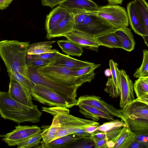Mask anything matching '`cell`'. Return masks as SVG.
<instances>
[{
	"label": "cell",
	"mask_w": 148,
	"mask_h": 148,
	"mask_svg": "<svg viewBox=\"0 0 148 148\" xmlns=\"http://www.w3.org/2000/svg\"><path fill=\"white\" fill-rule=\"evenodd\" d=\"M29 42L17 40L0 41V56L7 71L19 73L29 79L26 63L27 51Z\"/></svg>",
	"instance_id": "obj_1"
},
{
	"label": "cell",
	"mask_w": 148,
	"mask_h": 148,
	"mask_svg": "<svg viewBox=\"0 0 148 148\" xmlns=\"http://www.w3.org/2000/svg\"><path fill=\"white\" fill-rule=\"evenodd\" d=\"M0 115L3 119L18 124L25 122H39L42 112L37 105L29 107L12 99L8 92L0 91Z\"/></svg>",
	"instance_id": "obj_2"
},
{
	"label": "cell",
	"mask_w": 148,
	"mask_h": 148,
	"mask_svg": "<svg viewBox=\"0 0 148 148\" xmlns=\"http://www.w3.org/2000/svg\"><path fill=\"white\" fill-rule=\"evenodd\" d=\"M120 110L124 122L135 134H148V104L136 99Z\"/></svg>",
	"instance_id": "obj_3"
},
{
	"label": "cell",
	"mask_w": 148,
	"mask_h": 148,
	"mask_svg": "<svg viewBox=\"0 0 148 148\" xmlns=\"http://www.w3.org/2000/svg\"><path fill=\"white\" fill-rule=\"evenodd\" d=\"M42 110L53 116H56L57 117L59 126L55 139L62 136L73 134L74 131L77 129L85 128L88 126L98 123L93 121L74 116L70 114L69 110L65 107H42Z\"/></svg>",
	"instance_id": "obj_4"
},
{
	"label": "cell",
	"mask_w": 148,
	"mask_h": 148,
	"mask_svg": "<svg viewBox=\"0 0 148 148\" xmlns=\"http://www.w3.org/2000/svg\"><path fill=\"white\" fill-rule=\"evenodd\" d=\"M27 66L29 79L34 84L42 85L52 89L62 96L72 107L76 105L77 88L53 80L39 74L36 68Z\"/></svg>",
	"instance_id": "obj_5"
},
{
	"label": "cell",
	"mask_w": 148,
	"mask_h": 148,
	"mask_svg": "<svg viewBox=\"0 0 148 148\" xmlns=\"http://www.w3.org/2000/svg\"><path fill=\"white\" fill-rule=\"evenodd\" d=\"M110 23L116 29L127 27L129 21L125 9L117 4H109L99 7L96 10L91 11Z\"/></svg>",
	"instance_id": "obj_6"
},
{
	"label": "cell",
	"mask_w": 148,
	"mask_h": 148,
	"mask_svg": "<svg viewBox=\"0 0 148 148\" xmlns=\"http://www.w3.org/2000/svg\"><path fill=\"white\" fill-rule=\"evenodd\" d=\"M78 69H72L48 65L36 68L37 72L41 75L56 82L68 86L78 88L74 76Z\"/></svg>",
	"instance_id": "obj_7"
},
{
	"label": "cell",
	"mask_w": 148,
	"mask_h": 148,
	"mask_svg": "<svg viewBox=\"0 0 148 148\" xmlns=\"http://www.w3.org/2000/svg\"><path fill=\"white\" fill-rule=\"evenodd\" d=\"M31 94L34 100L43 104L68 109L73 107L62 96L53 90L42 85L34 84Z\"/></svg>",
	"instance_id": "obj_8"
},
{
	"label": "cell",
	"mask_w": 148,
	"mask_h": 148,
	"mask_svg": "<svg viewBox=\"0 0 148 148\" xmlns=\"http://www.w3.org/2000/svg\"><path fill=\"white\" fill-rule=\"evenodd\" d=\"M91 11L83 21L74 29L94 37L117 29L100 17L93 14Z\"/></svg>",
	"instance_id": "obj_9"
},
{
	"label": "cell",
	"mask_w": 148,
	"mask_h": 148,
	"mask_svg": "<svg viewBox=\"0 0 148 148\" xmlns=\"http://www.w3.org/2000/svg\"><path fill=\"white\" fill-rule=\"evenodd\" d=\"M41 131L36 125H18L11 132L5 135H0L2 140L9 146L17 145L24 140Z\"/></svg>",
	"instance_id": "obj_10"
},
{
	"label": "cell",
	"mask_w": 148,
	"mask_h": 148,
	"mask_svg": "<svg viewBox=\"0 0 148 148\" xmlns=\"http://www.w3.org/2000/svg\"><path fill=\"white\" fill-rule=\"evenodd\" d=\"M84 104L97 108L108 114L119 118L124 122V118L120 110L114 107L101 99L99 96L94 95H85L80 96L77 100L76 106Z\"/></svg>",
	"instance_id": "obj_11"
},
{
	"label": "cell",
	"mask_w": 148,
	"mask_h": 148,
	"mask_svg": "<svg viewBox=\"0 0 148 148\" xmlns=\"http://www.w3.org/2000/svg\"><path fill=\"white\" fill-rule=\"evenodd\" d=\"M10 79L8 92L14 100L25 106L34 107L30 92L23 87L17 81Z\"/></svg>",
	"instance_id": "obj_12"
},
{
	"label": "cell",
	"mask_w": 148,
	"mask_h": 148,
	"mask_svg": "<svg viewBox=\"0 0 148 148\" xmlns=\"http://www.w3.org/2000/svg\"><path fill=\"white\" fill-rule=\"evenodd\" d=\"M120 74L119 105L121 108L135 99L134 84L125 70H120Z\"/></svg>",
	"instance_id": "obj_13"
},
{
	"label": "cell",
	"mask_w": 148,
	"mask_h": 148,
	"mask_svg": "<svg viewBox=\"0 0 148 148\" xmlns=\"http://www.w3.org/2000/svg\"><path fill=\"white\" fill-rule=\"evenodd\" d=\"M70 41L84 47L96 51L100 46L94 38L84 32L74 29L64 36Z\"/></svg>",
	"instance_id": "obj_14"
},
{
	"label": "cell",
	"mask_w": 148,
	"mask_h": 148,
	"mask_svg": "<svg viewBox=\"0 0 148 148\" xmlns=\"http://www.w3.org/2000/svg\"><path fill=\"white\" fill-rule=\"evenodd\" d=\"M129 23L134 32L143 38L145 43L148 46V36H146L144 27L133 1L129 2L127 7Z\"/></svg>",
	"instance_id": "obj_15"
},
{
	"label": "cell",
	"mask_w": 148,
	"mask_h": 148,
	"mask_svg": "<svg viewBox=\"0 0 148 148\" xmlns=\"http://www.w3.org/2000/svg\"><path fill=\"white\" fill-rule=\"evenodd\" d=\"M109 65L111 72V77L108 78L104 90L108 93L110 96L116 97L120 93V71L117 64L113 60H110Z\"/></svg>",
	"instance_id": "obj_16"
},
{
	"label": "cell",
	"mask_w": 148,
	"mask_h": 148,
	"mask_svg": "<svg viewBox=\"0 0 148 148\" xmlns=\"http://www.w3.org/2000/svg\"><path fill=\"white\" fill-rule=\"evenodd\" d=\"M59 5L73 14L81 11H93L99 7L92 0H64Z\"/></svg>",
	"instance_id": "obj_17"
},
{
	"label": "cell",
	"mask_w": 148,
	"mask_h": 148,
	"mask_svg": "<svg viewBox=\"0 0 148 148\" xmlns=\"http://www.w3.org/2000/svg\"><path fill=\"white\" fill-rule=\"evenodd\" d=\"M71 12L67 9L60 5L51 10L46 17L45 25L47 35Z\"/></svg>",
	"instance_id": "obj_18"
},
{
	"label": "cell",
	"mask_w": 148,
	"mask_h": 148,
	"mask_svg": "<svg viewBox=\"0 0 148 148\" xmlns=\"http://www.w3.org/2000/svg\"><path fill=\"white\" fill-rule=\"evenodd\" d=\"M75 28L74 15L71 12L61 21L50 32L46 35L47 39L64 36L72 31Z\"/></svg>",
	"instance_id": "obj_19"
},
{
	"label": "cell",
	"mask_w": 148,
	"mask_h": 148,
	"mask_svg": "<svg viewBox=\"0 0 148 148\" xmlns=\"http://www.w3.org/2000/svg\"><path fill=\"white\" fill-rule=\"evenodd\" d=\"M93 62L78 60L63 55L49 65L57 66L72 69H79L94 64Z\"/></svg>",
	"instance_id": "obj_20"
},
{
	"label": "cell",
	"mask_w": 148,
	"mask_h": 148,
	"mask_svg": "<svg viewBox=\"0 0 148 148\" xmlns=\"http://www.w3.org/2000/svg\"><path fill=\"white\" fill-rule=\"evenodd\" d=\"M114 32L119 39L122 49L129 52L134 49L135 42L130 28L127 27L120 28Z\"/></svg>",
	"instance_id": "obj_21"
},
{
	"label": "cell",
	"mask_w": 148,
	"mask_h": 148,
	"mask_svg": "<svg viewBox=\"0 0 148 148\" xmlns=\"http://www.w3.org/2000/svg\"><path fill=\"white\" fill-rule=\"evenodd\" d=\"M100 65V64H95L77 69L74 75L77 85L79 87L85 82H90L95 77L94 70Z\"/></svg>",
	"instance_id": "obj_22"
},
{
	"label": "cell",
	"mask_w": 148,
	"mask_h": 148,
	"mask_svg": "<svg viewBox=\"0 0 148 148\" xmlns=\"http://www.w3.org/2000/svg\"><path fill=\"white\" fill-rule=\"evenodd\" d=\"M78 106L81 113L86 118L91 119L93 121H97L100 118L110 121L114 120L112 115L93 107L83 104Z\"/></svg>",
	"instance_id": "obj_23"
},
{
	"label": "cell",
	"mask_w": 148,
	"mask_h": 148,
	"mask_svg": "<svg viewBox=\"0 0 148 148\" xmlns=\"http://www.w3.org/2000/svg\"><path fill=\"white\" fill-rule=\"evenodd\" d=\"M134 135L128 128L123 127L118 135L112 139L114 143L113 148H128L135 141Z\"/></svg>",
	"instance_id": "obj_24"
},
{
	"label": "cell",
	"mask_w": 148,
	"mask_h": 148,
	"mask_svg": "<svg viewBox=\"0 0 148 148\" xmlns=\"http://www.w3.org/2000/svg\"><path fill=\"white\" fill-rule=\"evenodd\" d=\"M53 116V118L51 125L44 127L41 130L42 140L40 143V145L37 148H40L42 146L55 139L59 126L57 117L56 116Z\"/></svg>",
	"instance_id": "obj_25"
},
{
	"label": "cell",
	"mask_w": 148,
	"mask_h": 148,
	"mask_svg": "<svg viewBox=\"0 0 148 148\" xmlns=\"http://www.w3.org/2000/svg\"><path fill=\"white\" fill-rule=\"evenodd\" d=\"M83 137L74 134L64 136L54 140L40 148H67L71 144L76 142Z\"/></svg>",
	"instance_id": "obj_26"
},
{
	"label": "cell",
	"mask_w": 148,
	"mask_h": 148,
	"mask_svg": "<svg viewBox=\"0 0 148 148\" xmlns=\"http://www.w3.org/2000/svg\"><path fill=\"white\" fill-rule=\"evenodd\" d=\"M94 38L100 46L110 48H122L120 41L114 31L110 32Z\"/></svg>",
	"instance_id": "obj_27"
},
{
	"label": "cell",
	"mask_w": 148,
	"mask_h": 148,
	"mask_svg": "<svg viewBox=\"0 0 148 148\" xmlns=\"http://www.w3.org/2000/svg\"><path fill=\"white\" fill-rule=\"evenodd\" d=\"M56 41L39 42L29 45L27 51V55H39L47 53H53L56 49H52V45Z\"/></svg>",
	"instance_id": "obj_28"
},
{
	"label": "cell",
	"mask_w": 148,
	"mask_h": 148,
	"mask_svg": "<svg viewBox=\"0 0 148 148\" xmlns=\"http://www.w3.org/2000/svg\"><path fill=\"white\" fill-rule=\"evenodd\" d=\"M57 42L63 52L67 55L79 57L83 52L81 46L69 40H58Z\"/></svg>",
	"instance_id": "obj_29"
},
{
	"label": "cell",
	"mask_w": 148,
	"mask_h": 148,
	"mask_svg": "<svg viewBox=\"0 0 148 148\" xmlns=\"http://www.w3.org/2000/svg\"><path fill=\"white\" fill-rule=\"evenodd\" d=\"M134 4L148 36V4L145 0H134Z\"/></svg>",
	"instance_id": "obj_30"
},
{
	"label": "cell",
	"mask_w": 148,
	"mask_h": 148,
	"mask_svg": "<svg viewBox=\"0 0 148 148\" xmlns=\"http://www.w3.org/2000/svg\"><path fill=\"white\" fill-rule=\"evenodd\" d=\"M134 90L137 98L148 95V76L140 77L136 80Z\"/></svg>",
	"instance_id": "obj_31"
},
{
	"label": "cell",
	"mask_w": 148,
	"mask_h": 148,
	"mask_svg": "<svg viewBox=\"0 0 148 148\" xmlns=\"http://www.w3.org/2000/svg\"><path fill=\"white\" fill-rule=\"evenodd\" d=\"M124 127L128 128L127 125L124 122L120 121L118 119H114L99 126L96 131L103 132H109Z\"/></svg>",
	"instance_id": "obj_32"
},
{
	"label": "cell",
	"mask_w": 148,
	"mask_h": 148,
	"mask_svg": "<svg viewBox=\"0 0 148 148\" xmlns=\"http://www.w3.org/2000/svg\"><path fill=\"white\" fill-rule=\"evenodd\" d=\"M7 71L10 79L16 80L23 87L29 90L31 92L34 87V85L30 79L19 73Z\"/></svg>",
	"instance_id": "obj_33"
},
{
	"label": "cell",
	"mask_w": 148,
	"mask_h": 148,
	"mask_svg": "<svg viewBox=\"0 0 148 148\" xmlns=\"http://www.w3.org/2000/svg\"><path fill=\"white\" fill-rule=\"evenodd\" d=\"M41 132L24 140L17 145V148H37L40 145L42 138Z\"/></svg>",
	"instance_id": "obj_34"
},
{
	"label": "cell",
	"mask_w": 148,
	"mask_h": 148,
	"mask_svg": "<svg viewBox=\"0 0 148 148\" xmlns=\"http://www.w3.org/2000/svg\"><path fill=\"white\" fill-rule=\"evenodd\" d=\"M143 58L142 64L136 70L134 74L135 77L148 76V51L146 49L143 50Z\"/></svg>",
	"instance_id": "obj_35"
},
{
	"label": "cell",
	"mask_w": 148,
	"mask_h": 148,
	"mask_svg": "<svg viewBox=\"0 0 148 148\" xmlns=\"http://www.w3.org/2000/svg\"><path fill=\"white\" fill-rule=\"evenodd\" d=\"M95 148V143L91 136L83 137L78 140L69 146L67 148Z\"/></svg>",
	"instance_id": "obj_36"
},
{
	"label": "cell",
	"mask_w": 148,
	"mask_h": 148,
	"mask_svg": "<svg viewBox=\"0 0 148 148\" xmlns=\"http://www.w3.org/2000/svg\"><path fill=\"white\" fill-rule=\"evenodd\" d=\"M122 128L107 132L96 131L91 134V137L93 140L107 139L109 140L116 137L119 133Z\"/></svg>",
	"instance_id": "obj_37"
},
{
	"label": "cell",
	"mask_w": 148,
	"mask_h": 148,
	"mask_svg": "<svg viewBox=\"0 0 148 148\" xmlns=\"http://www.w3.org/2000/svg\"><path fill=\"white\" fill-rule=\"evenodd\" d=\"M53 62L48 60L31 58L26 56L27 65L37 68L48 65Z\"/></svg>",
	"instance_id": "obj_38"
},
{
	"label": "cell",
	"mask_w": 148,
	"mask_h": 148,
	"mask_svg": "<svg viewBox=\"0 0 148 148\" xmlns=\"http://www.w3.org/2000/svg\"><path fill=\"white\" fill-rule=\"evenodd\" d=\"M63 55L56 49L53 53H47L35 55H27V56L31 58L42 59L54 62Z\"/></svg>",
	"instance_id": "obj_39"
},
{
	"label": "cell",
	"mask_w": 148,
	"mask_h": 148,
	"mask_svg": "<svg viewBox=\"0 0 148 148\" xmlns=\"http://www.w3.org/2000/svg\"><path fill=\"white\" fill-rule=\"evenodd\" d=\"M90 11H81L73 13L74 15L75 27L83 21L86 17L90 13Z\"/></svg>",
	"instance_id": "obj_40"
},
{
	"label": "cell",
	"mask_w": 148,
	"mask_h": 148,
	"mask_svg": "<svg viewBox=\"0 0 148 148\" xmlns=\"http://www.w3.org/2000/svg\"><path fill=\"white\" fill-rule=\"evenodd\" d=\"M64 0H41L43 6H47L53 8Z\"/></svg>",
	"instance_id": "obj_41"
},
{
	"label": "cell",
	"mask_w": 148,
	"mask_h": 148,
	"mask_svg": "<svg viewBox=\"0 0 148 148\" xmlns=\"http://www.w3.org/2000/svg\"><path fill=\"white\" fill-rule=\"evenodd\" d=\"M135 140L148 144V134H135Z\"/></svg>",
	"instance_id": "obj_42"
},
{
	"label": "cell",
	"mask_w": 148,
	"mask_h": 148,
	"mask_svg": "<svg viewBox=\"0 0 148 148\" xmlns=\"http://www.w3.org/2000/svg\"><path fill=\"white\" fill-rule=\"evenodd\" d=\"M95 148H106L107 143L108 140L107 139L93 140Z\"/></svg>",
	"instance_id": "obj_43"
},
{
	"label": "cell",
	"mask_w": 148,
	"mask_h": 148,
	"mask_svg": "<svg viewBox=\"0 0 148 148\" xmlns=\"http://www.w3.org/2000/svg\"><path fill=\"white\" fill-rule=\"evenodd\" d=\"M130 148H148V144L135 140L130 145Z\"/></svg>",
	"instance_id": "obj_44"
},
{
	"label": "cell",
	"mask_w": 148,
	"mask_h": 148,
	"mask_svg": "<svg viewBox=\"0 0 148 148\" xmlns=\"http://www.w3.org/2000/svg\"><path fill=\"white\" fill-rule=\"evenodd\" d=\"M99 123H98L88 126L84 128L85 131L91 134L96 132Z\"/></svg>",
	"instance_id": "obj_45"
},
{
	"label": "cell",
	"mask_w": 148,
	"mask_h": 148,
	"mask_svg": "<svg viewBox=\"0 0 148 148\" xmlns=\"http://www.w3.org/2000/svg\"><path fill=\"white\" fill-rule=\"evenodd\" d=\"M13 0H0V10H3L8 8Z\"/></svg>",
	"instance_id": "obj_46"
},
{
	"label": "cell",
	"mask_w": 148,
	"mask_h": 148,
	"mask_svg": "<svg viewBox=\"0 0 148 148\" xmlns=\"http://www.w3.org/2000/svg\"><path fill=\"white\" fill-rule=\"evenodd\" d=\"M109 4H121L123 0H107Z\"/></svg>",
	"instance_id": "obj_47"
},
{
	"label": "cell",
	"mask_w": 148,
	"mask_h": 148,
	"mask_svg": "<svg viewBox=\"0 0 148 148\" xmlns=\"http://www.w3.org/2000/svg\"><path fill=\"white\" fill-rule=\"evenodd\" d=\"M114 145V143L112 139L108 141L107 144V148H113Z\"/></svg>",
	"instance_id": "obj_48"
},
{
	"label": "cell",
	"mask_w": 148,
	"mask_h": 148,
	"mask_svg": "<svg viewBox=\"0 0 148 148\" xmlns=\"http://www.w3.org/2000/svg\"><path fill=\"white\" fill-rule=\"evenodd\" d=\"M104 74L106 77L110 76L111 75V72L110 69H106L104 71Z\"/></svg>",
	"instance_id": "obj_49"
},
{
	"label": "cell",
	"mask_w": 148,
	"mask_h": 148,
	"mask_svg": "<svg viewBox=\"0 0 148 148\" xmlns=\"http://www.w3.org/2000/svg\"><path fill=\"white\" fill-rule=\"evenodd\" d=\"M0 71H1V68H0Z\"/></svg>",
	"instance_id": "obj_50"
}]
</instances>
